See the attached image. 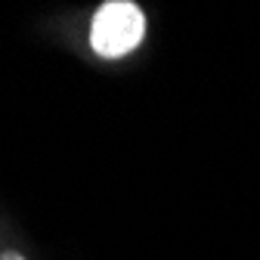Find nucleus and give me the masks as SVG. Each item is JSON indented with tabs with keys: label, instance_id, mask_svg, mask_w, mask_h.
Listing matches in <instances>:
<instances>
[{
	"label": "nucleus",
	"instance_id": "f257e3e1",
	"mask_svg": "<svg viewBox=\"0 0 260 260\" xmlns=\"http://www.w3.org/2000/svg\"><path fill=\"white\" fill-rule=\"evenodd\" d=\"M146 38V16L130 0H109L90 22V47L103 59H118L137 50Z\"/></svg>",
	"mask_w": 260,
	"mask_h": 260
},
{
	"label": "nucleus",
	"instance_id": "f03ea898",
	"mask_svg": "<svg viewBox=\"0 0 260 260\" xmlns=\"http://www.w3.org/2000/svg\"><path fill=\"white\" fill-rule=\"evenodd\" d=\"M0 260H22V257H19V254H4Z\"/></svg>",
	"mask_w": 260,
	"mask_h": 260
}]
</instances>
